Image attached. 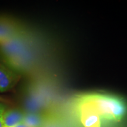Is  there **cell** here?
<instances>
[{
    "instance_id": "cell-1",
    "label": "cell",
    "mask_w": 127,
    "mask_h": 127,
    "mask_svg": "<svg viewBox=\"0 0 127 127\" xmlns=\"http://www.w3.org/2000/svg\"><path fill=\"white\" fill-rule=\"evenodd\" d=\"M101 118L108 121H120L127 111L126 103L122 99L112 95L93 94H87Z\"/></svg>"
},
{
    "instance_id": "cell-5",
    "label": "cell",
    "mask_w": 127,
    "mask_h": 127,
    "mask_svg": "<svg viewBox=\"0 0 127 127\" xmlns=\"http://www.w3.org/2000/svg\"><path fill=\"white\" fill-rule=\"evenodd\" d=\"M24 114L17 109H8L5 111L3 115L4 127H14L23 123Z\"/></svg>"
},
{
    "instance_id": "cell-3",
    "label": "cell",
    "mask_w": 127,
    "mask_h": 127,
    "mask_svg": "<svg viewBox=\"0 0 127 127\" xmlns=\"http://www.w3.org/2000/svg\"><path fill=\"white\" fill-rule=\"evenodd\" d=\"M18 79V76L10 68L0 63V92L12 88Z\"/></svg>"
},
{
    "instance_id": "cell-2",
    "label": "cell",
    "mask_w": 127,
    "mask_h": 127,
    "mask_svg": "<svg viewBox=\"0 0 127 127\" xmlns=\"http://www.w3.org/2000/svg\"><path fill=\"white\" fill-rule=\"evenodd\" d=\"M76 109L80 121L84 127H101V117L87 95L76 101Z\"/></svg>"
},
{
    "instance_id": "cell-8",
    "label": "cell",
    "mask_w": 127,
    "mask_h": 127,
    "mask_svg": "<svg viewBox=\"0 0 127 127\" xmlns=\"http://www.w3.org/2000/svg\"><path fill=\"white\" fill-rule=\"evenodd\" d=\"M14 127H28L27 126V125H25L24 123H20L18 125H17L16 126H15Z\"/></svg>"
},
{
    "instance_id": "cell-7",
    "label": "cell",
    "mask_w": 127,
    "mask_h": 127,
    "mask_svg": "<svg viewBox=\"0 0 127 127\" xmlns=\"http://www.w3.org/2000/svg\"><path fill=\"white\" fill-rule=\"evenodd\" d=\"M5 110L6 109L5 106L1 104V103H0V127H4V124H3V115H4V113Z\"/></svg>"
},
{
    "instance_id": "cell-6",
    "label": "cell",
    "mask_w": 127,
    "mask_h": 127,
    "mask_svg": "<svg viewBox=\"0 0 127 127\" xmlns=\"http://www.w3.org/2000/svg\"><path fill=\"white\" fill-rule=\"evenodd\" d=\"M23 123L28 127H40L42 121L38 115L35 114H27L24 115Z\"/></svg>"
},
{
    "instance_id": "cell-4",
    "label": "cell",
    "mask_w": 127,
    "mask_h": 127,
    "mask_svg": "<svg viewBox=\"0 0 127 127\" xmlns=\"http://www.w3.org/2000/svg\"><path fill=\"white\" fill-rule=\"evenodd\" d=\"M20 31L17 25L10 20L0 19V44Z\"/></svg>"
}]
</instances>
